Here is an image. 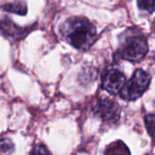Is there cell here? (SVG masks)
I'll return each mask as SVG.
<instances>
[{
  "label": "cell",
  "mask_w": 155,
  "mask_h": 155,
  "mask_svg": "<svg viewBox=\"0 0 155 155\" xmlns=\"http://www.w3.org/2000/svg\"><path fill=\"white\" fill-rule=\"evenodd\" d=\"M62 37L72 46L87 51L97 40L95 26L85 17L72 16L60 25Z\"/></svg>",
  "instance_id": "cell-1"
},
{
  "label": "cell",
  "mask_w": 155,
  "mask_h": 155,
  "mask_svg": "<svg viewBox=\"0 0 155 155\" xmlns=\"http://www.w3.org/2000/svg\"><path fill=\"white\" fill-rule=\"evenodd\" d=\"M147 53V39L141 31L129 28L120 35L117 51V55L120 59L137 63L142 61Z\"/></svg>",
  "instance_id": "cell-2"
},
{
  "label": "cell",
  "mask_w": 155,
  "mask_h": 155,
  "mask_svg": "<svg viewBox=\"0 0 155 155\" xmlns=\"http://www.w3.org/2000/svg\"><path fill=\"white\" fill-rule=\"evenodd\" d=\"M152 77L143 69H137L120 92V97L127 102L136 101L148 90Z\"/></svg>",
  "instance_id": "cell-3"
},
{
  "label": "cell",
  "mask_w": 155,
  "mask_h": 155,
  "mask_svg": "<svg viewBox=\"0 0 155 155\" xmlns=\"http://www.w3.org/2000/svg\"><path fill=\"white\" fill-rule=\"evenodd\" d=\"M94 114L105 124H114L120 119L119 104L109 97H103L96 101L93 107Z\"/></svg>",
  "instance_id": "cell-4"
},
{
  "label": "cell",
  "mask_w": 155,
  "mask_h": 155,
  "mask_svg": "<svg viewBox=\"0 0 155 155\" xmlns=\"http://www.w3.org/2000/svg\"><path fill=\"white\" fill-rule=\"evenodd\" d=\"M126 83L125 74L117 68L107 69L102 76V87L110 94L116 95Z\"/></svg>",
  "instance_id": "cell-5"
},
{
  "label": "cell",
  "mask_w": 155,
  "mask_h": 155,
  "mask_svg": "<svg viewBox=\"0 0 155 155\" xmlns=\"http://www.w3.org/2000/svg\"><path fill=\"white\" fill-rule=\"evenodd\" d=\"M104 155H131V152L123 141H115L106 146Z\"/></svg>",
  "instance_id": "cell-6"
},
{
  "label": "cell",
  "mask_w": 155,
  "mask_h": 155,
  "mask_svg": "<svg viewBox=\"0 0 155 155\" xmlns=\"http://www.w3.org/2000/svg\"><path fill=\"white\" fill-rule=\"evenodd\" d=\"M4 9L8 12L16 13V14L22 15H25L27 12L26 5L25 2H22V1H15V2L7 4L5 5Z\"/></svg>",
  "instance_id": "cell-7"
},
{
  "label": "cell",
  "mask_w": 155,
  "mask_h": 155,
  "mask_svg": "<svg viewBox=\"0 0 155 155\" xmlns=\"http://www.w3.org/2000/svg\"><path fill=\"white\" fill-rule=\"evenodd\" d=\"M15 151L13 142L8 138L0 139V155H12Z\"/></svg>",
  "instance_id": "cell-8"
},
{
  "label": "cell",
  "mask_w": 155,
  "mask_h": 155,
  "mask_svg": "<svg viewBox=\"0 0 155 155\" xmlns=\"http://www.w3.org/2000/svg\"><path fill=\"white\" fill-rule=\"evenodd\" d=\"M144 124L148 134L155 142V114H147L144 117Z\"/></svg>",
  "instance_id": "cell-9"
},
{
  "label": "cell",
  "mask_w": 155,
  "mask_h": 155,
  "mask_svg": "<svg viewBox=\"0 0 155 155\" xmlns=\"http://www.w3.org/2000/svg\"><path fill=\"white\" fill-rule=\"evenodd\" d=\"M137 5L140 10L148 14H153L155 11V0H137Z\"/></svg>",
  "instance_id": "cell-10"
},
{
  "label": "cell",
  "mask_w": 155,
  "mask_h": 155,
  "mask_svg": "<svg viewBox=\"0 0 155 155\" xmlns=\"http://www.w3.org/2000/svg\"><path fill=\"white\" fill-rule=\"evenodd\" d=\"M29 155H51V153L45 144L38 143L33 147Z\"/></svg>",
  "instance_id": "cell-11"
}]
</instances>
